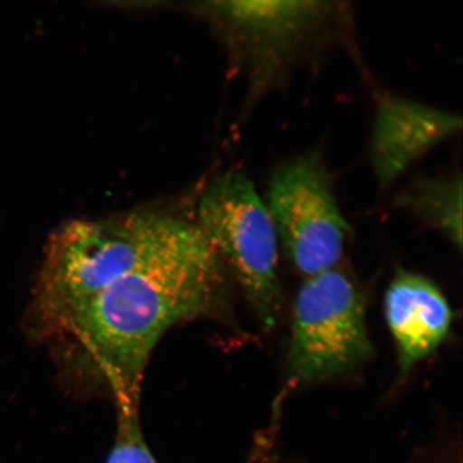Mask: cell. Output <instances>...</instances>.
<instances>
[{
    "mask_svg": "<svg viewBox=\"0 0 463 463\" xmlns=\"http://www.w3.org/2000/svg\"><path fill=\"white\" fill-rule=\"evenodd\" d=\"M222 266L201 230L178 250L80 306L50 340L80 378L103 386L115 403L138 404L156 345L173 326L215 308L223 292Z\"/></svg>",
    "mask_w": 463,
    "mask_h": 463,
    "instance_id": "obj_1",
    "label": "cell"
},
{
    "mask_svg": "<svg viewBox=\"0 0 463 463\" xmlns=\"http://www.w3.org/2000/svg\"><path fill=\"white\" fill-rule=\"evenodd\" d=\"M195 222L161 212H133L62 224L45 248L26 326L51 339L75 310L145 265L200 233Z\"/></svg>",
    "mask_w": 463,
    "mask_h": 463,
    "instance_id": "obj_2",
    "label": "cell"
},
{
    "mask_svg": "<svg viewBox=\"0 0 463 463\" xmlns=\"http://www.w3.org/2000/svg\"><path fill=\"white\" fill-rule=\"evenodd\" d=\"M339 2H215L207 10L222 25L245 69L249 94L283 89L300 68L345 39L350 10Z\"/></svg>",
    "mask_w": 463,
    "mask_h": 463,
    "instance_id": "obj_3",
    "label": "cell"
},
{
    "mask_svg": "<svg viewBox=\"0 0 463 463\" xmlns=\"http://www.w3.org/2000/svg\"><path fill=\"white\" fill-rule=\"evenodd\" d=\"M198 223L222 263L228 265L262 326H277L282 312L279 241L251 179L220 174L198 203Z\"/></svg>",
    "mask_w": 463,
    "mask_h": 463,
    "instance_id": "obj_4",
    "label": "cell"
},
{
    "mask_svg": "<svg viewBox=\"0 0 463 463\" xmlns=\"http://www.w3.org/2000/svg\"><path fill=\"white\" fill-rule=\"evenodd\" d=\"M373 353L361 289L337 269L307 278L295 298L288 378L308 385L354 372Z\"/></svg>",
    "mask_w": 463,
    "mask_h": 463,
    "instance_id": "obj_5",
    "label": "cell"
},
{
    "mask_svg": "<svg viewBox=\"0 0 463 463\" xmlns=\"http://www.w3.org/2000/svg\"><path fill=\"white\" fill-rule=\"evenodd\" d=\"M265 204L279 244L300 273L308 278L338 265L351 229L320 154L299 155L278 166Z\"/></svg>",
    "mask_w": 463,
    "mask_h": 463,
    "instance_id": "obj_6",
    "label": "cell"
},
{
    "mask_svg": "<svg viewBox=\"0 0 463 463\" xmlns=\"http://www.w3.org/2000/svg\"><path fill=\"white\" fill-rule=\"evenodd\" d=\"M461 130L459 114L398 95H381L369 146L379 189H391L416 162Z\"/></svg>",
    "mask_w": 463,
    "mask_h": 463,
    "instance_id": "obj_7",
    "label": "cell"
},
{
    "mask_svg": "<svg viewBox=\"0 0 463 463\" xmlns=\"http://www.w3.org/2000/svg\"><path fill=\"white\" fill-rule=\"evenodd\" d=\"M384 311L402 376L439 349L453 321L441 289L428 278L407 270L398 271L387 288Z\"/></svg>",
    "mask_w": 463,
    "mask_h": 463,
    "instance_id": "obj_8",
    "label": "cell"
},
{
    "mask_svg": "<svg viewBox=\"0 0 463 463\" xmlns=\"http://www.w3.org/2000/svg\"><path fill=\"white\" fill-rule=\"evenodd\" d=\"M462 193L460 172L450 175L421 176L399 191L393 204L441 232L461 250Z\"/></svg>",
    "mask_w": 463,
    "mask_h": 463,
    "instance_id": "obj_9",
    "label": "cell"
},
{
    "mask_svg": "<svg viewBox=\"0 0 463 463\" xmlns=\"http://www.w3.org/2000/svg\"><path fill=\"white\" fill-rule=\"evenodd\" d=\"M118 430L107 463H157L145 442L137 404L116 403Z\"/></svg>",
    "mask_w": 463,
    "mask_h": 463,
    "instance_id": "obj_10",
    "label": "cell"
}]
</instances>
